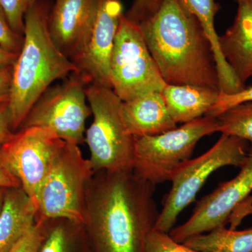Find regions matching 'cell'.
<instances>
[{
  "label": "cell",
  "mask_w": 252,
  "mask_h": 252,
  "mask_svg": "<svg viewBox=\"0 0 252 252\" xmlns=\"http://www.w3.org/2000/svg\"><path fill=\"white\" fill-rule=\"evenodd\" d=\"M88 102L94 115L85 140L94 172L132 170L135 137L127 130L122 114V100L110 88L86 87Z\"/></svg>",
  "instance_id": "obj_4"
},
{
  "label": "cell",
  "mask_w": 252,
  "mask_h": 252,
  "mask_svg": "<svg viewBox=\"0 0 252 252\" xmlns=\"http://www.w3.org/2000/svg\"><path fill=\"white\" fill-rule=\"evenodd\" d=\"M37 0H0L10 26L16 33L23 36L25 16Z\"/></svg>",
  "instance_id": "obj_22"
},
{
  "label": "cell",
  "mask_w": 252,
  "mask_h": 252,
  "mask_svg": "<svg viewBox=\"0 0 252 252\" xmlns=\"http://www.w3.org/2000/svg\"><path fill=\"white\" fill-rule=\"evenodd\" d=\"M37 252H93L84 224L65 219L46 220Z\"/></svg>",
  "instance_id": "obj_18"
},
{
  "label": "cell",
  "mask_w": 252,
  "mask_h": 252,
  "mask_svg": "<svg viewBox=\"0 0 252 252\" xmlns=\"http://www.w3.org/2000/svg\"><path fill=\"white\" fill-rule=\"evenodd\" d=\"M98 0H56L49 17V31L66 57L76 61L84 49L97 11Z\"/></svg>",
  "instance_id": "obj_13"
},
{
  "label": "cell",
  "mask_w": 252,
  "mask_h": 252,
  "mask_svg": "<svg viewBox=\"0 0 252 252\" xmlns=\"http://www.w3.org/2000/svg\"><path fill=\"white\" fill-rule=\"evenodd\" d=\"M217 132V118L204 116L160 135L135 137L133 171L154 185L171 182L199 141Z\"/></svg>",
  "instance_id": "obj_6"
},
{
  "label": "cell",
  "mask_w": 252,
  "mask_h": 252,
  "mask_svg": "<svg viewBox=\"0 0 252 252\" xmlns=\"http://www.w3.org/2000/svg\"><path fill=\"white\" fill-rule=\"evenodd\" d=\"M162 0H134L128 11L124 14L127 19L140 24L158 10Z\"/></svg>",
  "instance_id": "obj_27"
},
{
  "label": "cell",
  "mask_w": 252,
  "mask_h": 252,
  "mask_svg": "<svg viewBox=\"0 0 252 252\" xmlns=\"http://www.w3.org/2000/svg\"><path fill=\"white\" fill-rule=\"evenodd\" d=\"M233 24L219 36L220 51L235 77L245 87L252 77V0H235Z\"/></svg>",
  "instance_id": "obj_14"
},
{
  "label": "cell",
  "mask_w": 252,
  "mask_h": 252,
  "mask_svg": "<svg viewBox=\"0 0 252 252\" xmlns=\"http://www.w3.org/2000/svg\"><path fill=\"white\" fill-rule=\"evenodd\" d=\"M180 1L198 19L209 38H214L217 35L215 19L220 9V4L215 0H180Z\"/></svg>",
  "instance_id": "obj_21"
},
{
  "label": "cell",
  "mask_w": 252,
  "mask_h": 252,
  "mask_svg": "<svg viewBox=\"0 0 252 252\" xmlns=\"http://www.w3.org/2000/svg\"><path fill=\"white\" fill-rule=\"evenodd\" d=\"M64 141L48 131L31 127L16 131L0 145L1 162L34 203L41 184Z\"/></svg>",
  "instance_id": "obj_10"
},
{
  "label": "cell",
  "mask_w": 252,
  "mask_h": 252,
  "mask_svg": "<svg viewBox=\"0 0 252 252\" xmlns=\"http://www.w3.org/2000/svg\"><path fill=\"white\" fill-rule=\"evenodd\" d=\"M122 114L127 130L134 137L160 135L177 127L158 91L123 102Z\"/></svg>",
  "instance_id": "obj_15"
},
{
  "label": "cell",
  "mask_w": 252,
  "mask_h": 252,
  "mask_svg": "<svg viewBox=\"0 0 252 252\" xmlns=\"http://www.w3.org/2000/svg\"><path fill=\"white\" fill-rule=\"evenodd\" d=\"M121 0H98L97 11L84 49L74 62L86 85L112 89L110 62L121 18Z\"/></svg>",
  "instance_id": "obj_12"
},
{
  "label": "cell",
  "mask_w": 252,
  "mask_h": 252,
  "mask_svg": "<svg viewBox=\"0 0 252 252\" xmlns=\"http://www.w3.org/2000/svg\"><path fill=\"white\" fill-rule=\"evenodd\" d=\"M236 177L222 182L212 193L195 205L193 214L180 226L172 228L170 235L177 243L216 228L225 226L231 213L252 191V146Z\"/></svg>",
  "instance_id": "obj_11"
},
{
  "label": "cell",
  "mask_w": 252,
  "mask_h": 252,
  "mask_svg": "<svg viewBox=\"0 0 252 252\" xmlns=\"http://www.w3.org/2000/svg\"><path fill=\"white\" fill-rule=\"evenodd\" d=\"M5 190H6V188L0 187V212H1V207H2L3 203H4Z\"/></svg>",
  "instance_id": "obj_32"
},
{
  "label": "cell",
  "mask_w": 252,
  "mask_h": 252,
  "mask_svg": "<svg viewBox=\"0 0 252 252\" xmlns=\"http://www.w3.org/2000/svg\"><path fill=\"white\" fill-rule=\"evenodd\" d=\"M167 111L176 124H186L206 115L220 91L193 85L166 84L161 91Z\"/></svg>",
  "instance_id": "obj_17"
},
{
  "label": "cell",
  "mask_w": 252,
  "mask_h": 252,
  "mask_svg": "<svg viewBox=\"0 0 252 252\" xmlns=\"http://www.w3.org/2000/svg\"><path fill=\"white\" fill-rule=\"evenodd\" d=\"M18 54L6 51L0 46V68L12 66Z\"/></svg>",
  "instance_id": "obj_31"
},
{
  "label": "cell",
  "mask_w": 252,
  "mask_h": 252,
  "mask_svg": "<svg viewBox=\"0 0 252 252\" xmlns=\"http://www.w3.org/2000/svg\"><path fill=\"white\" fill-rule=\"evenodd\" d=\"M248 102H252V86L233 94L220 92L216 103L205 116L216 118L232 107Z\"/></svg>",
  "instance_id": "obj_24"
},
{
  "label": "cell",
  "mask_w": 252,
  "mask_h": 252,
  "mask_svg": "<svg viewBox=\"0 0 252 252\" xmlns=\"http://www.w3.org/2000/svg\"><path fill=\"white\" fill-rule=\"evenodd\" d=\"M93 175L79 144L64 141L36 195L38 217L84 224L86 189Z\"/></svg>",
  "instance_id": "obj_5"
},
{
  "label": "cell",
  "mask_w": 252,
  "mask_h": 252,
  "mask_svg": "<svg viewBox=\"0 0 252 252\" xmlns=\"http://www.w3.org/2000/svg\"><path fill=\"white\" fill-rule=\"evenodd\" d=\"M110 70L112 89L122 102L161 92L167 84L149 52L140 25L124 14L114 41Z\"/></svg>",
  "instance_id": "obj_8"
},
{
  "label": "cell",
  "mask_w": 252,
  "mask_h": 252,
  "mask_svg": "<svg viewBox=\"0 0 252 252\" xmlns=\"http://www.w3.org/2000/svg\"><path fill=\"white\" fill-rule=\"evenodd\" d=\"M12 66L0 68V104L9 101L12 79Z\"/></svg>",
  "instance_id": "obj_29"
},
{
  "label": "cell",
  "mask_w": 252,
  "mask_h": 252,
  "mask_svg": "<svg viewBox=\"0 0 252 252\" xmlns=\"http://www.w3.org/2000/svg\"><path fill=\"white\" fill-rule=\"evenodd\" d=\"M146 252H200L177 243L168 233L153 229L146 241Z\"/></svg>",
  "instance_id": "obj_23"
},
{
  "label": "cell",
  "mask_w": 252,
  "mask_h": 252,
  "mask_svg": "<svg viewBox=\"0 0 252 252\" xmlns=\"http://www.w3.org/2000/svg\"><path fill=\"white\" fill-rule=\"evenodd\" d=\"M155 185L133 170L94 172L86 195L84 228L93 252H146L159 212Z\"/></svg>",
  "instance_id": "obj_1"
},
{
  "label": "cell",
  "mask_w": 252,
  "mask_h": 252,
  "mask_svg": "<svg viewBox=\"0 0 252 252\" xmlns=\"http://www.w3.org/2000/svg\"><path fill=\"white\" fill-rule=\"evenodd\" d=\"M46 220L38 217L35 225L9 252H37L45 234Z\"/></svg>",
  "instance_id": "obj_25"
},
{
  "label": "cell",
  "mask_w": 252,
  "mask_h": 252,
  "mask_svg": "<svg viewBox=\"0 0 252 252\" xmlns=\"http://www.w3.org/2000/svg\"><path fill=\"white\" fill-rule=\"evenodd\" d=\"M183 244L200 252H252V228L236 230L220 227L190 237Z\"/></svg>",
  "instance_id": "obj_19"
},
{
  "label": "cell",
  "mask_w": 252,
  "mask_h": 252,
  "mask_svg": "<svg viewBox=\"0 0 252 252\" xmlns=\"http://www.w3.org/2000/svg\"><path fill=\"white\" fill-rule=\"evenodd\" d=\"M0 187L6 189L21 187V185L17 179L5 167L1 159H0Z\"/></svg>",
  "instance_id": "obj_30"
},
{
  "label": "cell",
  "mask_w": 252,
  "mask_h": 252,
  "mask_svg": "<svg viewBox=\"0 0 252 252\" xmlns=\"http://www.w3.org/2000/svg\"><path fill=\"white\" fill-rule=\"evenodd\" d=\"M23 36L18 34L10 26L2 6L0 4V46L6 51L18 54L21 51Z\"/></svg>",
  "instance_id": "obj_26"
},
{
  "label": "cell",
  "mask_w": 252,
  "mask_h": 252,
  "mask_svg": "<svg viewBox=\"0 0 252 252\" xmlns=\"http://www.w3.org/2000/svg\"><path fill=\"white\" fill-rule=\"evenodd\" d=\"M35 203L21 187L7 188L0 212V252H9L35 225Z\"/></svg>",
  "instance_id": "obj_16"
},
{
  "label": "cell",
  "mask_w": 252,
  "mask_h": 252,
  "mask_svg": "<svg viewBox=\"0 0 252 252\" xmlns=\"http://www.w3.org/2000/svg\"><path fill=\"white\" fill-rule=\"evenodd\" d=\"M51 7L49 0H37L25 16L23 45L12 66L8 101L14 132L52 83L77 72L75 64L61 52L50 34Z\"/></svg>",
  "instance_id": "obj_3"
},
{
  "label": "cell",
  "mask_w": 252,
  "mask_h": 252,
  "mask_svg": "<svg viewBox=\"0 0 252 252\" xmlns=\"http://www.w3.org/2000/svg\"><path fill=\"white\" fill-rule=\"evenodd\" d=\"M86 86L72 73L63 84L50 87L32 107L19 130L39 127L61 140L82 143L86 122L92 114L87 103Z\"/></svg>",
  "instance_id": "obj_9"
},
{
  "label": "cell",
  "mask_w": 252,
  "mask_h": 252,
  "mask_svg": "<svg viewBox=\"0 0 252 252\" xmlns=\"http://www.w3.org/2000/svg\"><path fill=\"white\" fill-rule=\"evenodd\" d=\"M14 133L11 127L8 102L0 104V145Z\"/></svg>",
  "instance_id": "obj_28"
},
{
  "label": "cell",
  "mask_w": 252,
  "mask_h": 252,
  "mask_svg": "<svg viewBox=\"0 0 252 252\" xmlns=\"http://www.w3.org/2000/svg\"><path fill=\"white\" fill-rule=\"evenodd\" d=\"M139 25L167 84L220 91L211 44L198 19L180 0H162L157 12Z\"/></svg>",
  "instance_id": "obj_2"
},
{
  "label": "cell",
  "mask_w": 252,
  "mask_h": 252,
  "mask_svg": "<svg viewBox=\"0 0 252 252\" xmlns=\"http://www.w3.org/2000/svg\"><path fill=\"white\" fill-rule=\"evenodd\" d=\"M216 118L218 132L252 144V102L235 106Z\"/></svg>",
  "instance_id": "obj_20"
},
{
  "label": "cell",
  "mask_w": 252,
  "mask_h": 252,
  "mask_svg": "<svg viewBox=\"0 0 252 252\" xmlns=\"http://www.w3.org/2000/svg\"><path fill=\"white\" fill-rule=\"evenodd\" d=\"M249 149L248 141L221 134L203 155L186 162L172 177L171 189L164 200L154 229L170 233L179 215L195 200L209 177L223 167H241Z\"/></svg>",
  "instance_id": "obj_7"
}]
</instances>
